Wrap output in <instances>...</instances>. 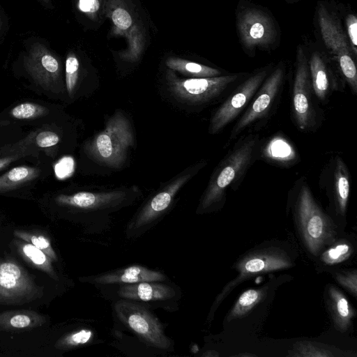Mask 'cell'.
Returning a JSON list of instances; mask_svg holds the SVG:
<instances>
[{
    "label": "cell",
    "mask_w": 357,
    "mask_h": 357,
    "mask_svg": "<svg viewBox=\"0 0 357 357\" xmlns=\"http://www.w3.org/2000/svg\"><path fill=\"white\" fill-rule=\"evenodd\" d=\"M286 76V67L280 62L273 67L238 119L229 134V141L236 139L245 130L268 116L278 102Z\"/></svg>",
    "instance_id": "8fae6325"
},
{
    "label": "cell",
    "mask_w": 357,
    "mask_h": 357,
    "mask_svg": "<svg viewBox=\"0 0 357 357\" xmlns=\"http://www.w3.org/2000/svg\"><path fill=\"white\" fill-rule=\"evenodd\" d=\"M307 59L314 95L325 102L333 91L339 89L337 71L324 51L319 48L312 49Z\"/></svg>",
    "instance_id": "9a60e30c"
},
{
    "label": "cell",
    "mask_w": 357,
    "mask_h": 357,
    "mask_svg": "<svg viewBox=\"0 0 357 357\" xmlns=\"http://www.w3.org/2000/svg\"><path fill=\"white\" fill-rule=\"evenodd\" d=\"M36 142L40 147H50L59 143V137L54 132L43 131L38 134L36 138Z\"/></svg>",
    "instance_id": "d590c367"
},
{
    "label": "cell",
    "mask_w": 357,
    "mask_h": 357,
    "mask_svg": "<svg viewBox=\"0 0 357 357\" xmlns=\"http://www.w3.org/2000/svg\"><path fill=\"white\" fill-rule=\"evenodd\" d=\"M297 183L298 218L307 247L316 255L331 236L328 219L315 202L307 183L301 179Z\"/></svg>",
    "instance_id": "4fadbf2b"
},
{
    "label": "cell",
    "mask_w": 357,
    "mask_h": 357,
    "mask_svg": "<svg viewBox=\"0 0 357 357\" xmlns=\"http://www.w3.org/2000/svg\"><path fill=\"white\" fill-rule=\"evenodd\" d=\"M167 67L178 71L189 78L211 77L224 75L217 68L178 57H169L165 61Z\"/></svg>",
    "instance_id": "cb8c5ba5"
},
{
    "label": "cell",
    "mask_w": 357,
    "mask_h": 357,
    "mask_svg": "<svg viewBox=\"0 0 357 357\" xmlns=\"http://www.w3.org/2000/svg\"><path fill=\"white\" fill-rule=\"evenodd\" d=\"M113 290L107 295L111 300L123 298L144 304L153 310L162 308L176 312L179 308L182 292L178 286L169 281H147L119 286H97Z\"/></svg>",
    "instance_id": "9c48e42d"
},
{
    "label": "cell",
    "mask_w": 357,
    "mask_h": 357,
    "mask_svg": "<svg viewBox=\"0 0 357 357\" xmlns=\"http://www.w3.org/2000/svg\"><path fill=\"white\" fill-rule=\"evenodd\" d=\"M284 1L287 2V3H296V2H298L301 0H284Z\"/></svg>",
    "instance_id": "ab89813d"
},
{
    "label": "cell",
    "mask_w": 357,
    "mask_h": 357,
    "mask_svg": "<svg viewBox=\"0 0 357 357\" xmlns=\"http://www.w3.org/2000/svg\"><path fill=\"white\" fill-rule=\"evenodd\" d=\"M236 27L241 46L250 57L255 56L258 50H273L280 44V26L271 12L261 6L239 1Z\"/></svg>",
    "instance_id": "277c9868"
},
{
    "label": "cell",
    "mask_w": 357,
    "mask_h": 357,
    "mask_svg": "<svg viewBox=\"0 0 357 357\" xmlns=\"http://www.w3.org/2000/svg\"><path fill=\"white\" fill-rule=\"evenodd\" d=\"M317 28L324 52L333 63L340 77L357 93L356 57L354 55L341 20L328 3L317 2L315 10Z\"/></svg>",
    "instance_id": "3957f363"
},
{
    "label": "cell",
    "mask_w": 357,
    "mask_h": 357,
    "mask_svg": "<svg viewBox=\"0 0 357 357\" xmlns=\"http://www.w3.org/2000/svg\"><path fill=\"white\" fill-rule=\"evenodd\" d=\"M103 340L98 328L90 321L59 337L54 344L56 349L68 351L82 347L91 346L102 342Z\"/></svg>",
    "instance_id": "d6986e66"
},
{
    "label": "cell",
    "mask_w": 357,
    "mask_h": 357,
    "mask_svg": "<svg viewBox=\"0 0 357 357\" xmlns=\"http://www.w3.org/2000/svg\"><path fill=\"white\" fill-rule=\"evenodd\" d=\"M337 280L343 286L350 290L354 294L356 295V272L346 275H339Z\"/></svg>",
    "instance_id": "74e56055"
},
{
    "label": "cell",
    "mask_w": 357,
    "mask_h": 357,
    "mask_svg": "<svg viewBox=\"0 0 357 357\" xmlns=\"http://www.w3.org/2000/svg\"><path fill=\"white\" fill-rule=\"evenodd\" d=\"M291 266V263L284 255L273 252L256 254L245 258L237 266L239 277L237 280L250 275Z\"/></svg>",
    "instance_id": "ac0fdd59"
},
{
    "label": "cell",
    "mask_w": 357,
    "mask_h": 357,
    "mask_svg": "<svg viewBox=\"0 0 357 357\" xmlns=\"http://www.w3.org/2000/svg\"><path fill=\"white\" fill-rule=\"evenodd\" d=\"M43 293V287L18 263L0 261V304H25L40 298Z\"/></svg>",
    "instance_id": "5bb4252c"
},
{
    "label": "cell",
    "mask_w": 357,
    "mask_h": 357,
    "mask_svg": "<svg viewBox=\"0 0 357 357\" xmlns=\"http://www.w3.org/2000/svg\"><path fill=\"white\" fill-rule=\"evenodd\" d=\"M74 169V161L70 157H64L54 165V173L58 178L63 179L69 176Z\"/></svg>",
    "instance_id": "e575fe53"
},
{
    "label": "cell",
    "mask_w": 357,
    "mask_h": 357,
    "mask_svg": "<svg viewBox=\"0 0 357 357\" xmlns=\"http://www.w3.org/2000/svg\"><path fill=\"white\" fill-rule=\"evenodd\" d=\"M206 164L204 161L199 162L151 197L128 222L125 230L126 238H137L158 223L170 208L178 192Z\"/></svg>",
    "instance_id": "8992f818"
},
{
    "label": "cell",
    "mask_w": 357,
    "mask_h": 357,
    "mask_svg": "<svg viewBox=\"0 0 357 357\" xmlns=\"http://www.w3.org/2000/svg\"><path fill=\"white\" fill-rule=\"evenodd\" d=\"M101 6V0H78V8L80 11L93 16L97 13Z\"/></svg>",
    "instance_id": "8d00e7d4"
},
{
    "label": "cell",
    "mask_w": 357,
    "mask_h": 357,
    "mask_svg": "<svg viewBox=\"0 0 357 357\" xmlns=\"http://www.w3.org/2000/svg\"><path fill=\"white\" fill-rule=\"evenodd\" d=\"M329 294L335 321L339 328L346 330L354 315V310L347 298L335 287H331Z\"/></svg>",
    "instance_id": "d4e9b609"
},
{
    "label": "cell",
    "mask_w": 357,
    "mask_h": 357,
    "mask_svg": "<svg viewBox=\"0 0 357 357\" xmlns=\"http://www.w3.org/2000/svg\"><path fill=\"white\" fill-rule=\"evenodd\" d=\"M37 169L20 166L16 167L0 176V192L8 191L35 178L38 175Z\"/></svg>",
    "instance_id": "484cf974"
},
{
    "label": "cell",
    "mask_w": 357,
    "mask_h": 357,
    "mask_svg": "<svg viewBox=\"0 0 357 357\" xmlns=\"http://www.w3.org/2000/svg\"><path fill=\"white\" fill-rule=\"evenodd\" d=\"M344 24L347 39L350 44L352 52L357 56V17L353 13H349L345 15Z\"/></svg>",
    "instance_id": "d6a6232c"
},
{
    "label": "cell",
    "mask_w": 357,
    "mask_h": 357,
    "mask_svg": "<svg viewBox=\"0 0 357 357\" xmlns=\"http://www.w3.org/2000/svg\"><path fill=\"white\" fill-rule=\"evenodd\" d=\"M248 73H226L222 75L183 79L172 70L167 71L168 86L177 100L194 106H206L227 98Z\"/></svg>",
    "instance_id": "5b68a950"
},
{
    "label": "cell",
    "mask_w": 357,
    "mask_h": 357,
    "mask_svg": "<svg viewBox=\"0 0 357 357\" xmlns=\"http://www.w3.org/2000/svg\"><path fill=\"white\" fill-rule=\"evenodd\" d=\"M45 322V317L33 310H16L0 313V330L32 329L41 326Z\"/></svg>",
    "instance_id": "44dd1931"
},
{
    "label": "cell",
    "mask_w": 357,
    "mask_h": 357,
    "mask_svg": "<svg viewBox=\"0 0 357 357\" xmlns=\"http://www.w3.org/2000/svg\"><path fill=\"white\" fill-rule=\"evenodd\" d=\"M261 142L258 135L250 134L238 140L220 161L209 180L197 213H205L222 202L227 190L240 184L248 169L257 160Z\"/></svg>",
    "instance_id": "7a4b0ae2"
},
{
    "label": "cell",
    "mask_w": 357,
    "mask_h": 357,
    "mask_svg": "<svg viewBox=\"0 0 357 357\" xmlns=\"http://www.w3.org/2000/svg\"><path fill=\"white\" fill-rule=\"evenodd\" d=\"M313 95L307 53L305 47L299 45L296 48L292 86V114L296 126L301 131H312L319 126Z\"/></svg>",
    "instance_id": "30bf717a"
},
{
    "label": "cell",
    "mask_w": 357,
    "mask_h": 357,
    "mask_svg": "<svg viewBox=\"0 0 357 357\" xmlns=\"http://www.w3.org/2000/svg\"><path fill=\"white\" fill-rule=\"evenodd\" d=\"M25 68L43 88H54L60 76V65L56 57L43 44L31 46L24 59Z\"/></svg>",
    "instance_id": "2e32d148"
},
{
    "label": "cell",
    "mask_w": 357,
    "mask_h": 357,
    "mask_svg": "<svg viewBox=\"0 0 357 357\" xmlns=\"http://www.w3.org/2000/svg\"><path fill=\"white\" fill-rule=\"evenodd\" d=\"M273 67L268 65L248 75L212 115L208 132L218 134L245 109Z\"/></svg>",
    "instance_id": "7c38bea8"
},
{
    "label": "cell",
    "mask_w": 357,
    "mask_h": 357,
    "mask_svg": "<svg viewBox=\"0 0 357 357\" xmlns=\"http://www.w3.org/2000/svg\"><path fill=\"white\" fill-rule=\"evenodd\" d=\"M111 7L110 17L116 29V32L119 33H126L130 31L133 26V18L126 7L121 3H114Z\"/></svg>",
    "instance_id": "83f0119b"
},
{
    "label": "cell",
    "mask_w": 357,
    "mask_h": 357,
    "mask_svg": "<svg viewBox=\"0 0 357 357\" xmlns=\"http://www.w3.org/2000/svg\"><path fill=\"white\" fill-rule=\"evenodd\" d=\"M79 63L74 54H69L66 60V84L68 93H74L79 77Z\"/></svg>",
    "instance_id": "4dcf8cb0"
},
{
    "label": "cell",
    "mask_w": 357,
    "mask_h": 357,
    "mask_svg": "<svg viewBox=\"0 0 357 357\" xmlns=\"http://www.w3.org/2000/svg\"><path fill=\"white\" fill-rule=\"evenodd\" d=\"M1 25H2V20H1V17L0 15V29H1Z\"/></svg>",
    "instance_id": "60d3db41"
},
{
    "label": "cell",
    "mask_w": 357,
    "mask_h": 357,
    "mask_svg": "<svg viewBox=\"0 0 357 357\" xmlns=\"http://www.w3.org/2000/svg\"><path fill=\"white\" fill-rule=\"evenodd\" d=\"M112 301V334L117 348L137 356H165L174 351L173 340L167 335L152 309L132 300Z\"/></svg>",
    "instance_id": "6da1fadb"
},
{
    "label": "cell",
    "mask_w": 357,
    "mask_h": 357,
    "mask_svg": "<svg viewBox=\"0 0 357 357\" xmlns=\"http://www.w3.org/2000/svg\"><path fill=\"white\" fill-rule=\"evenodd\" d=\"M351 253V246L348 243H342L326 251L321 259L327 264H334L346 260Z\"/></svg>",
    "instance_id": "1f68e13d"
},
{
    "label": "cell",
    "mask_w": 357,
    "mask_h": 357,
    "mask_svg": "<svg viewBox=\"0 0 357 357\" xmlns=\"http://www.w3.org/2000/svg\"><path fill=\"white\" fill-rule=\"evenodd\" d=\"M298 356H333L330 351L312 343L300 342L295 347Z\"/></svg>",
    "instance_id": "836d02e7"
},
{
    "label": "cell",
    "mask_w": 357,
    "mask_h": 357,
    "mask_svg": "<svg viewBox=\"0 0 357 357\" xmlns=\"http://www.w3.org/2000/svg\"><path fill=\"white\" fill-rule=\"evenodd\" d=\"M264 291L259 289H248L244 291L238 298L231 310L229 318L241 317L247 314L255 307L264 296Z\"/></svg>",
    "instance_id": "4316f807"
},
{
    "label": "cell",
    "mask_w": 357,
    "mask_h": 357,
    "mask_svg": "<svg viewBox=\"0 0 357 357\" xmlns=\"http://www.w3.org/2000/svg\"><path fill=\"white\" fill-rule=\"evenodd\" d=\"M261 155L268 161L283 167L295 163L298 158L292 145L280 135L274 136L267 142L263 147Z\"/></svg>",
    "instance_id": "7402d4cb"
},
{
    "label": "cell",
    "mask_w": 357,
    "mask_h": 357,
    "mask_svg": "<svg viewBox=\"0 0 357 357\" xmlns=\"http://www.w3.org/2000/svg\"><path fill=\"white\" fill-rule=\"evenodd\" d=\"M84 282L95 286H119L147 281H169L167 275L160 271L140 265H132L121 268L98 273L80 278Z\"/></svg>",
    "instance_id": "e0dca14e"
},
{
    "label": "cell",
    "mask_w": 357,
    "mask_h": 357,
    "mask_svg": "<svg viewBox=\"0 0 357 357\" xmlns=\"http://www.w3.org/2000/svg\"><path fill=\"white\" fill-rule=\"evenodd\" d=\"M331 184L337 208L342 213H344L350 192V175L347 165L341 157L337 155L331 165Z\"/></svg>",
    "instance_id": "ffe728a7"
},
{
    "label": "cell",
    "mask_w": 357,
    "mask_h": 357,
    "mask_svg": "<svg viewBox=\"0 0 357 357\" xmlns=\"http://www.w3.org/2000/svg\"><path fill=\"white\" fill-rule=\"evenodd\" d=\"M20 155L8 156L0 158V170L8 166L10 162L17 160Z\"/></svg>",
    "instance_id": "f35d334b"
},
{
    "label": "cell",
    "mask_w": 357,
    "mask_h": 357,
    "mask_svg": "<svg viewBox=\"0 0 357 357\" xmlns=\"http://www.w3.org/2000/svg\"><path fill=\"white\" fill-rule=\"evenodd\" d=\"M129 192L115 190L107 192H78L60 195L56 202L61 206L82 212L88 218L89 233L98 231V224H104L105 218L131 202Z\"/></svg>",
    "instance_id": "ba28073f"
},
{
    "label": "cell",
    "mask_w": 357,
    "mask_h": 357,
    "mask_svg": "<svg viewBox=\"0 0 357 357\" xmlns=\"http://www.w3.org/2000/svg\"><path fill=\"white\" fill-rule=\"evenodd\" d=\"M15 245L20 255L34 268L47 273L54 280L59 277L52 266V261L42 250L20 238L15 241Z\"/></svg>",
    "instance_id": "603a6c76"
},
{
    "label": "cell",
    "mask_w": 357,
    "mask_h": 357,
    "mask_svg": "<svg viewBox=\"0 0 357 357\" xmlns=\"http://www.w3.org/2000/svg\"><path fill=\"white\" fill-rule=\"evenodd\" d=\"M45 2H47L49 0H43Z\"/></svg>",
    "instance_id": "b9f144b4"
},
{
    "label": "cell",
    "mask_w": 357,
    "mask_h": 357,
    "mask_svg": "<svg viewBox=\"0 0 357 357\" xmlns=\"http://www.w3.org/2000/svg\"><path fill=\"white\" fill-rule=\"evenodd\" d=\"M47 112V108L41 105L24 102L15 107L10 114L17 119H31L45 115Z\"/></svg>",
    "instance_id": "f546056e"
},
{
    "label": "cell",
    "mask_w": 357,
    "mask_h": 357,
    "mask_svg": "<svg viewBox=\"0 0 357 357\" xmlns=\"http://www.w3.org/2000/svg\"><path fill=\"white\" fill-rule=\"evenodd\" d=\"M133 132L128 119L121 113L114 114L87 146L88 153L98 162L112 167H119L126 161L133 145Z\"/></svg>",
    "instance_id": "52a82bcc"
},
{
    "label": "cell",
    "mask_w": 357,
    "mask_h": 357,
    "mask_svg": "<svg viewBox=\"0 0 357 357\" xmlns=\"http://www.w3.org/2000/svg\"><path fill=\"white\" fill-rule=\"evenodd\" d=\"M13 234L17 238L30 243L44 252L53 262L58 261L57 255L52 246L50 241L45 236L31 234L22 230H15Z\"/></svg>",
    "instance_id": "f1b7e54d"
}]
</instances>
